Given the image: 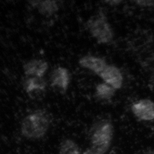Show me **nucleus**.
<instances>
[{
  "mask_svg": "<svg viewBox=\"0 0 154 154\" xmlns=\"http://www.w3.org/2000/svg\"><path fill=\"white\" fill-rule=\"evenodd\" d=\"M50 125V118L48 114L39 110L28 115L22 124L23 135L29 139H38L47 133Z\"/></svg>",
  "mask_w": 154,
  "mask_h": 154,
  "instance_id": "f257e3e1",
  "label": "nucleus"
},
{
  "mask_svg": "<svg viewBox=\"0 0 154 154\" xmlns=\"http://www.w3.org/2000/svg\"><path fill=\"white\" fill-rule=\"evenodd\" d=\"M87 27L92 36L99 44L108 43L113 38V32L110 26L102 15L89 19L87 23Z\"/></svg>",
  "mask_w": 154,
  "mask_h": 154,
  "instance_id": "f03ea898",
  "label": "nucleus"
},
{
  "mask_svg": "<svg viewBox=\"0 0 154 154\" xmlns=\"http://www.w3.org/2000/svg\"><path fill=\"white\" fill-rule=\"evenodd\" d=\"M113 132L112 124L108 122L100 124L92 136V148L98 154H106L111 143Z\"/></svg>",
  "mask_w": 154,
  "mask_h": 154,
  "instance_id": "7ed1b4c3",
  "label": "nucleus"
},
{
  "mask_svg": "<svg viewBox=\"0 0 154 154\" xmlns=\"http://www.w3.org/2000/svg\"><path fill=\"white\" fill-rule=\"evenodd\" d=\"M23 85L25 92L32 99H41L45 95L47 82L44 77L26 76Z\"/></svg>",
  "mask_w": 154,
  "mask_h": 154,
  "instance_id": "20e7f679",
  "label": "nucleus"
},
{
  "mask_svg": "<svg viewBox=\"0 0 154 154\" xmlns=\"http://www.w3.org/2000/svg\"><path fill=\"white\" fill-rule=\"evenodd\" d=\"M51 85L58 91L64 93L67 91L70 82L69 70L65 67H57L54 69L50 76Z\"/></svg>",
  "mask_w": 154,
  "mask_h": 154,
  "instance_id": "39448f33",
  "label": "nucleus"
},
{
  "mask_svg": "<svg viewBox=\"0 0 154 154\" xmlns=\"http://www.w3.org/2000/svg\"><path fill=\"white\" fill-rule=\"evenodd\" d=\"M132 110L139 119L145 121L154 119V102L151 100L142 99L134 103Z\"/></svg>",
  "mask_w": 154,
  "mask_h": 154,
  "instance_id": "423d86ee",
  "label": "nucleus"
},
{
  "mask_svg": "<svg viewBox=\"0 0 154 154\" xmlns=\"http://www.w3.org/2000/svg\"><path fill=\"white\" fill-rule=\"evenodd\" d=\"M48 69V63L41 59L30 60L23 66V72L27 77H44Z\"/></svg>",
  "mask_w": 154,
  "mask_h": 154,
  "instance_id": "0eeeda50",
  "label": "nucleus"
},
{
  "mask_svg": "<svg viewBox=\"0 0 154 154\" xmlns=\"http://www.w3.org/2000/svg\"><path fill=\"white\" fill-rule=\"evenodd\" d=\"M99 76L105 83L113 87L115 89L120 88L123 84V76L120 70L115 66L108 65Z\"/></svg>",
  "mask_w": 154,
  "mask_h": 154,
  "instance_id": "6e6552de",
  "label": "nucleus"
},
{
  "mask_svg": "<svg viewBox=\"0 0 154 154\" xmlns=\"http://www.w3.org/2000/svg\"><path fill=\"white\" fill-rule=\"evenodd\" d=\"M29 2L32 8L44 16H52L60 9L57 2L54 0H32Z\"/></svg>",
  "mask_w": 154,
  "mask_h": 154,
  "instance_id": "1a4fd4ad",
  "label": "nucleus"
},
{
  "mask_svg": "<svg viewBox=\"0 0 154 154\" xmlns=\"http://www.w3.org/2000/svg\"><path fill=\"white\" fill-rule=\"evenodd\" d=\"M80 66L83 68L90 70L99 75L107 66L106 61L97 57L86 55L82 57L79 60Z\"/></svg>",
  "mask_w": 154,
  "mask_h": 154,
  "instance_id": "9d476101",
  "label": "nucleus"
},
{
  "mask_svg": "<svg viewBox=\"0 0 154 154\" xmlns=\"http://www.w3.org/2000/svg\"><path fill=\"white\" fill-rule=\"evenodd\" d=\"M115 90L110 85L106 83H101L96 86V95L100 99L109 100L115 94Z\"/></svg>",
  "mask_w": 154,
  "mask_h": 154,
  "instance_id": "9b49d317",
  "label": "nucleus"
},
{
  "mask_svg": "<svg viewBox=\"0 0 154 154\" xmlns=\"http://www.w3.org/2000/svg\"><path fill=\"white\" fill-rule=\"evenodd\" d=\"M60 154H79V150L75 143L67 140L61 143L60 147Z\"/></svg>",
  "mask_w": 154,
  "mask_h": 154,
  "instance_id": "f8f14e48",
  "label": "nucleus"
},
{
  "mask_svg": "<svg viewBox=\"0 0 154 154\" xmlns=\"http://www.w3.org/2000/svg\"><path fill=\"white\" fill-rule=\"evenodd\" d=\"M136 3L143 7L154 8V0H138Z\"/></svg>",
  "mask_w": 154,
  "mask_h": 154,
  "instance_id": "ddd939ff",
  "label": "nucleus"
},
{
  "mask_svg": "<svg viewBox=\"0 0 154 154\" xmlns=\"http://www.w3.org/2000/svg\"><path fill=\"white\" fill-rule=\"evenodd\" d=\"M122 1H118V0H115V1L112 0V1H107L106 2L108 4L111 5H116L119 4Z\"/></svg>",
  "mask_w": 154,
  "mask_h": 154,
  "instance_id": "4468645a",
  "label": "nucleus"
},
{
  "mask_svg": "<svg viewBox=\"0 0 154 154\" xmlns=\"http://www.w3.org/2000/svg\"><path fill=\"white\" fill-rule=\"evenodd\" d=\"M83 154H98L97 153H96L95 151L93 149L90 148L88 150H86L85 152V153H83Z\"/></svg>",
  "mask_w": 154,
  "mask_h": 154,
  "instance_id": "2eb2a0df",
  "label": "nucleus"
},
{
  "mask_svg": "<svg viewBox=\"0 0 154 154\" xmlns=\"http://www.w3.org/2000/svg\"><path fill=\"white\" fill-rule=\"evenodd\" d=\"M144 154H154V150H150L145 152Z\"/></svg>",
  "mask_w": 154,
  "mask_h": 154,
  "instance_id": "dca6fc26",
  "label": "nucleus"
}]
</instances>
